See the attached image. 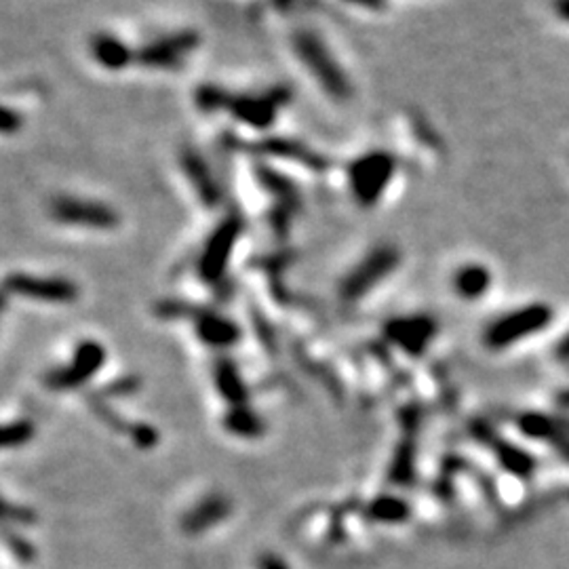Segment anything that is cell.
Instances as JSON below:
<instances>
[{"label": "cell", "mask_w": 569, "mask_h": 569, "mask_svg": "<svg viewBox=\"0 0 569 569\" xmlns=\"http://www.w3.org/2000/svg\"><path fill=\"white\" fill-rule=\"evenodd\" d=\"M5 291L27 300L51 301V304H70L79 298V287L70 279L32 277V274L22 272L6 277Z\"/></svg>", "instance_id": "cell-8"}, {"label": "cell", "mask_w": 569, "mask_h": 569, "mask_svg": "<svg viewBox=\"0 0 569 569\" xmlns=\"http://www.w3.org/2000/svg\"><path fill=\"white\" fill-rule=\"evenodd\" d=\"M559 356H561V359H569V335H565V340L561 342Z\"/></svg>", "instance_id": "cell-26"}, {"label": "cell", "mask_w": 569, "mask_h": 569, "mask_svg": "<svg viewBox=\"0 0 569 569\" xmlns=\"http://www.w3.org/2000/svg\"><path fill=\"white\" fill-rule=\"evenodd\" d=\"M488 441L493 443V448H496V454H498V460L506 470L515 472V475H519V477H527L533 470V460H532V456L527 454V451L515 448V445L498 441V438H493L491 435L488 437Z\"/></svg>", "instance_id": "cell-17"}, {"label": "cell", "mask_w": 569, "mask_h": 569, "mask_svg": "<svg viewBox=\"0 0 569 569\" xmlns=\"http://www.w3.org/2000/svg\"><path fill=\"white\" fill-rule=\"evenodd\" d=\"M89 51H91V58L98 61V66L110 72L125 70L137 59V51H133L125 40L106 32L95 34Z\"/></svg>", "instance_id": "cell-10"}, {"label": "cell", "mask_w": 569, "mask_h": 569, "mask_svg": "<svg viewBox=\"0 0 569 569\" xmlns=\"http://www.w3.org/2000/svg\"><path fill=\"white\" fill-rule=\"evenodd\" d=\"M372 517L380 521H403L407 517V504L396 498H380L372 506Z\"/></svg>", "instance_id": "cell-21"}, {"label": "cell", "mask_w": 569, "mask_h": 569, "mask_svg": "<svg viewBox=\"0 0 569 569\" xmlns=\"http://www.w3.org/2000/svg\"><path fill=\"white\" fill-rule=\"evenodd\" d=\"M287 100H290V91H285V89H272V91L256 95H232L217 87H201V91H198V106L201 108L228 110L245 125L256 129L270 127L280 108L287 104Z\"/></svg>", "instance_id": "cell-1"}, {"label": "cell", "mask_w": 569, "mask_h": 569, "mask_svg": "<svg viewBox=\"0 0 569 569\" xmlns=\"http://www.w3.org/2000/svg\"><path fill=\"white\" fill-rule=\"evenodd\" d=\"M553 11L554 16L569 24V0H553Z\"/></svg>", "instance_id": "cell-24"}, {"label": "cell", "mask_w": 569, "mask_h": 569, "mask_svg": "<svg viewBox=\"0 0 569 569\" xmlns=\"http://www.w3.org/2000/svg\"><path fill=\"white\" fill-rule=\"evenodd\" d=\"M230 512V504L224 498H209L203 504H198L190 515L184 519V530L195 533L207 530L209 525L222 521Z\"/></svg>", "instance_id": "cell-16"}, {"label": "cell", "mask_w": 569, "mask_h": 569, "mask_svg": "<svg viewBox=\"0 0 569 569\" xmlns=\"http://www.w3.org/2000/svg\"><path fill=\"white\" fill-rule=\"evenodd\" d=\"M104 348L95 342H85L80 344V348L74 354V363L70 365V369H64L53 378V386L58 388H70V386H79L85 380L91 378V375L98 372V369L104 365Z\"/></svg>", "instance_id": "cell-11"}, {"label": "cell", "mask_w": 569, "mask_h": 569, "mask_svg": "<svg viewBox=\"0 0 569 569\" xmlns=\"http://www.w3.org/2000/svg\"><path fill=\"white\" fill-rule=\"evenodd\" d=\"M396 159L386 150L361 154L348 167V188L363 207H374L395 180Z\"/></svg>", "instance_id": "cell-3"}, {"label": "cell", "mask_w": 569, "mask_h": 569, "mask_svg": "<svg viewBox=\"0 0 569 569\" xmlns=\"http://www.w3.org/2000/svg\"><path fill=\"white\" fill-rule=\"evenodd\" d=\"M51 217L61 226L98 232L114 230L121 222V217L112 209V205L95 201V198L72 195L55 198L51 203Z\"/></svg>", "instance_id": "cell-4"}, {"label": "cell", "mask_w": 569, "mask_h": 569, "mask_svg": "<svg viewBox=\"0 0 569 569\" xmlns=\"http://www.w3.org/2000/svg\"><path fill=\"white\" fill-rule=\"evenodd\" d=\"M386 332L396 344L403 346L409 353L417 354L428 346L430 340H433V335L437 333V325L430 317H407L393 321Z\"/></svg>", "instance_id": "cell-12"}, {"label": "cell", "mask_w": 569, "mask_h": 569, "mask_svg": "<svg viewBox=\"0 0 569 569\" xmlns=\"http://www.w3.org/2000/svg\"><path fill=\"white\" fill-rule=\"evenodd\" d=\"M519 428L532 438H554L559 433V424L543 414H523L519 417Z\"/></svg>", "instance_id": "cell-18"}, {"label": "cell", "mask_w": 569, "mask_h": 569, "mask_svg": "<svg viewBox=\"0 0 569 569\" xmlns=\"http://www.w3.org/2000/svg\"><path fill=\"white\" fill-rule=\"evenodd\" d=\"M198 34L195 30H180L171 32L150 40L137 51V64L153 68V70H175L186 64V59L196 51Z\"/></svg>", "instance_id": "cell-7"}, {"label": "cell", "mask_w": 569, "mask_h": 569, "mask_svg": "<svg viewBox=\"0 0 569 569\" xmlns=\"http://www.w3.org/2000/svg\"><path fill=\"white\" fill-rule=\"evenodd\" d=\"M401 253L393 245H380L374 251H369L354 269L348 272V277L342 280L340 293L348 301L361 300L380 285L384 279L399 266Z\"/></svg>", "instance_id": "cell-5"}, {"label": "cell", "mask_w": 569, "mask_h": 569, "mask_svg": "<svg viewBox=\"0 0 569 569\" xmlns=\"http://www.w3.org/2000/svg\"><path fill=\"white\" fill-rule=\"evenodd\" d=\"M293 51H296L301 66L306 68L308 74L323 87L327 95L333 100H348L353 95V82L333 51L329 49L327 43L312 30H298L293 34Z\"/></svg>", "instance_id": "cell-2"}, {"label": "cell", "mask_w": 569, "mask_h": 569, "mask_svg": "<svg viewBox=\"0 0 569 569\" xmlns=\"http://www.w3.org/2000/svg\"><path fill=\"white\" fill-rule=\"evenodd\" d=\"M226 428H228L230 433L241 435V437H258L264 430L259 417L241 406H238L237 409H232V414L226 417Z\"/></svg>", "instance_id": "cell-20"}, {"label": "cell", "mask_w": 569, "mask_h": 569, "mask_svg": "<svg viewBox=\"0 0 569 569\" xmlns=\"http://www.w3.org/2000/svg\"><path fill=\"white\" fill-rule=\"evenodd\" d=\"M241 230L243 222L237 216H228L219 222L214 235L209 237L207 245H205L201 262H198V272H201L205 280H217L222 277L226 266L230 262L232 251H235L238 237H241Z\"/></svg>", "instance_id": "cell-9"}, {"label": "cell", "mask_w": 569, "mask_h": 569, "mask_svg": "<svg viewBox=\"0 0 569 569\" xmlns=\"http://www.w3.org/2000/svg\"><path fill=\"white\" fill-rule=\"evenodd\" d=\"M182 167H184V174L188 175L196 196L201 198L207 207H216L222 192H219L214 171H211L209 164L201 159V154H196L195 150H184Z\"/></svg>", "instance_id": "cell-13"}, {"label": "cell", "mask_w": 569, "mask_h": 569, "mask_svg": "<svg viewBox=\"0 0 569 569\" xmlns=\"http://www.w3.org/2000/svg\"><path fill=\"white\" fill-rule=\"evenodd\" d=\"M258 567L259 569H290L279 557H274V554H264V557H259Z\"/></svg>", "instance_id": "cell-23"}, {"label": "cell", "mask_w": 569, "mask_h": 569, "mask_svg": "<svg viewBox=\"0 0 569 569\" xmlns=\"http://www.w3.org/2000/svg\"><path fill=\"white\" fill-rule=\"evenodd\" d=\"M217 386L219 390H222V395L226 396V399L237 403V406H241V403L245 401V386L241 378H238L237 369L230 365V363H222V365H217Z\"/></svg>", "instance_id": "cell-19"}, {"label": "cell", "mask_w": 569, "mask_h": 569, "mask_svg": "<svg viewBox=\"0 0 569 569\" xmlns=\"http://www.w3.org/2000/svg\"><path fill=\"white\" fill-rule=\"evenodd\" d=\"M553 311L546 304H532L519 311L504 314L498 319L488 332H485V344L490 348H506L512 346L517 340L527 338V335L543 332V329L551 323Z\"/></svg>", "instance_id": "cell-6"}, {"label": "cell", "mask_w": 569, "mask_h": 569, "mask_svg": "<svg viewBox=\"0 0 569 569\" xmlns=\"http://www.w3.org/2000/svg\"><path fill=\"white\" fill-rule=\"evenodd\" d=\"M34 435L32 427L27 422H13L9 427H5L3 441L5 448H13V445H24L26 441H30V437Z\"/></svg>", "instance_id": "cell-22"}, {"label": "cell", "mask_w": 569, "mask_h": 569, "mask_svg": "<svg viewBox=\"0 0 569 569\" xmlns=\"http://www.w3.org/2000/svg\"><path fill=\"white\" fill-rule=\"evenodd\" d=\"M348 3L359 5V6H367V9H380L384 0H348Z\"/></svg>", "instance_id": "cell-25"}, {"label": "cell", "mask_w": 569, "mask_h": 569, "mask_svg": "<svg viewBox=\"0 0 569 569\" xmlns=\"http://www.w3.org/2000/svg\"><path fill=\"white\" fill-rule=\"evenodd\" d=\"M196 332L201 335V340H205L211 346L235 344V340L238 338L237 325L217 317V314H203V317H198Z\"/></svg>", "instance_id": "cell-15"}, {"label": "cell", "mask_w": 569, "mask_h": 569, "mask_svg": "<svg viewBox=\"0 0 569 569\" xmlns=\"http://www.w3.org/2000/svg\"><path fill=\"white\" fill-rule=\"evenodd\" d=\"M491 287V272L483 264H464L454 274V290L464 300L483 298Z\"/></svg>", "instance_id": "cell-14"}]
</instances>
